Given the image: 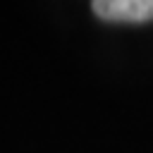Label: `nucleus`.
Here are the masks:
<instances>
[{
	"label": "nucleus",
	"mask_w": 153,
	"mask_h": 153,
	"mask_svg": "<svg viewBox=\"0 0 153 153\" xmlns=\"http://www.w3.org/2000/svg\"><path fill=\"white\" fill-rule=\"evenodd\" d=\"M93 14L115 24H146L153 22V0H96Z\"/></svg>",
	"instance_id": "nucleus-1"
}]
</instances>
